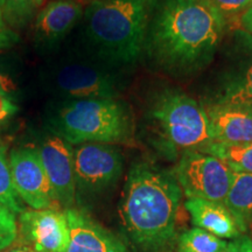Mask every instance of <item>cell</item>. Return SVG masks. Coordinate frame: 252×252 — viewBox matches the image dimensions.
<instances>
[{
    "mask_svg": "<svg viewBox=\"0 0 252 252\" xmlns=\"http://www.w3.org/2000/svg\"><path fill=\"white\" fill-rule=\"evenodd\" d=\"M35 149L49 179L56 202L65 209L72 208L76 200L72 146L58 135L50 134Z\"/></svg>",
    "mask_w": 252,
    "mask_h": 252,
    "instance_id": "11",
    "label": "cell"
},
{
    "mask_svg": "<svg viewBox=\"0 0 252 252\" xmlns=\"http://www.w3.org/2000/svg\"><path fill=\"white\" fill-rule=\"evenodd\" d=\"M224 206L234 217L241 232L252 224V173L232 172Z\"/></svg>",
    "mask_w": 252,
    "mask_h": 252,
    "instance_id": "17",
    "label": "cell"
},
{
    "mask_svg": "<svg viewBox=\"0 0 252 252\" xmlns=\"http://www.w3.org/2000/svg\"><path fill=\"white\" fill-rule=\"evenodd\" d=\"M191 223L220 238H237L241 235L237 223L224 203L204 198H188L185 203Z\"/></svg>",
    "mask_w": 252,
    "mask_h": 252,
    "instance_id": "15",
    "label": "cell"
},
{
    "mask_svg": "<svg viewBox=\"0 0 252 252\" xmlns=\"http://www.w3.org/2000/svg\"><path fill=\"white\" fill-rule=\"evenodd\" d=\"M225 25L204 0H162L147 24L145 50L167 71H195L212 60Z\"/></svg>",
    "mask_w": 252,
    "mask_h": 252,
    "instance_id": "1",
    "label": "cell"
},
{
    "mask_svg": "<svg viewBox=\"0 0 252 252\" xmlns=\"http://www.w3.org/2000/svg\"><path fill=\"white\" fill-rule=\"evenodd\" d=\"M8 160L12 184L24 203L35 210L54 208V204H58L35 147L14 149Z\"/></svg>",
    "mask_w": 252,
    "mask_h": 252,
    "instance_id": "9",
    "label": "cell"
},
{
    "mask_svg": "<svg viewBox=\"0 0 252 252\" xmlns=\"http://www.w3.org/2000/svg\"><path fill=\"white\" fill-rule=\"evenodd\" d=\"M252 104V50L224 75L213 104Z\"/></svg>",
    "mask_w": 252,
    "mask_h": 252,
    "instance_id": "16",
    "label": "cell"
},
{
    "mask_svg": "<svg viewBox=\"0 0 252 252\" xmlns=\"http://www.w3.org/2000/svg\"><path fill=\"white\" fill-rule=\"evenodd\" d=\"M18 237L17 214L0 203V251L13 244Z\"/></svg>",
    "mask_w": 252,
    "mask_h": 252,
    "instance_id": "22",
    "label": "cell"
},
{
    "mask_svg": "<svg viewBox=\"0 0 252 252\" xmlns=\"http://www.w3.org/2000/svg\"><path fill=\"white\" fill-rule=\"evenodd\" d=\"M7 252H32V250L30 248L25 247V245H24V247H18V248L12 249V250H9Z\"/></svg>",
    "mask_w": 252,
    "mask_h": 252,
    "instance_id": "29",
    "label": "cell"
},
{
    "mask_svg": "<svg viewBox=\"0 0 252 252\" xmlns=\"http://www.w3.org/2000/svg\"><path fill=\"white\" fill-rule=\"evenodd\" d=\"M18 40L17 33L6 23L2 8L0 6V49L11 48L18 42Z\"/></svg>",
    "mask_w": 252,
    "mask_h": 252,
    "instance_id": "24",
    "label": "cell"
},
{
    "mask_svg": "<svg viewBox=\"0 0 252 252\" xmlns=\"http://www.w3.org/2000/svg\"><path fill=\"white\" fill-rule=\"evenodd\" d=\"M82 17V5L75 0L50 1L37 14L36 35L43 42H56L67 35Z\"/></svg>",
    "mask_w": 252,
    "mask_h": 252,
    "instance_id": "14",
    "label": "cell"
},
{
    "mask_svg": "<svg viewBox=\"0 0 252 252\" xmlns=\"http://www.w3.org/2000/svg\"><path fill=\"white\" fill-rule=\"evenodd\" d=\"M207 113L214 141L225 144L252 141V104H213Z\"/></svg>",
    "mask_w": 252,
    "mask_h": 252,
    "instance_id": "13",
    "label": "cell"
},
{
    "mask_svg": "<svg viewBox=\"0 0 252 252\" xmlns=\"http://www.w3.org/2000/svg\"><path fill=\"white\" fill-rule=\"evenodd\" d=\"M0 203L5 204L15 214H20L25 209L12 184L7 146L1 139H0Z\"/></svg>",
    "mask_w": 252,
    "mask_h": 252,
    "instance_id": "20",
    "label": "cell"
},
{
    "mask_svg": "<svg viewBox=\"0 0 252 252\" xmlns=\"http://www.w3.org/2000/svg\"><path fill=\"white\" fill-rule=\"evenodd\" d=\"M208 5L225 19L241 15L252 6V0H204Z\"/></svg>",
    "mask_w": 252,
    "mask_h": 252,
    "instance_id": "23",
    "label": "cell"
},
{
    "mask_svg": "<svg viewBox=\"0 0 252 252\" xmlns=\"http://www.w3.org/2000/svg\"><path fill=\"white\" fill-rule=\"evenodd\" d=\"M35 2H36V5H37V7H39L40 5H42V2H43V0H35Z\"/></svg>",
    "mask_w": 252,
    "mask_h": 252,
    "instance_id": "30",
    "label": "cell"
},
{
    "mask_svg": "<svg viewBox=\"0 0 252 252\" xmlns=\"http://www.w3.org/2000/svg\"><path fill=\"white\" fill-rule=\"evenodd\" d=\"M220 252H252V239L248 236H239L228 242V245Z\"/></svg>",
    "mask_w": 252,
    "mask_h": 252,
    "instance_id": "25",
    "label": "cell"
},
{
    "mask_svg": "<svg viewBox=\"0 0 252 252\" xmlns=\"http://www.w3.org/2000/svg\"><path fill=\"white\" fill-rule=\"evenodd\" d=\"M69 226V244L64 252H127L111 232L76 208L64 209Z\"/></svg>",
    "mask_w": 252,
    "mask_h": 252,
    "instance_id": "12",
    "label": "cell"
},
{
    "mask_svg": "<svg viewBox=\"0 0 252 252\" xmlns=\"http://www.w3.org/2000/svg\"><path fill=\"white\" fill-rule=\"evenodd\" d=\"M182 189L174 172L140 161L131 167L119 203L123 228L139 252H165L176 237Z\"/></svg>",
    "mask_w": 252,
    "mask_h": 252,
    "instance_id": "2",
    "label": "cell"
},
{
    "mask_svg": "<svg viewBox=\"0 0 252 252\" xmlns=\"http://www.w3.org/2000/svg\"><path fill=\"white\" fill-rule=\"evenodd\" d=\"M239 23H241V26L243 27V30L252 35V6L245 9L243 13L241 14Z\"/></svg>",
    "mask_w": 252,
    "mask_h": 252,
    "instance_id": "28",
    "label": "cell"
},
{
    "mask_svg": "<svg viewBox=\"0 0 252 252\" xmlns=\"http://www.w3.org/2000/svg\"><path fill=\"white\" fill-rule=\"evenodd\" d=\"M17 110L18 108L12 102V99L0 94V121H5L11 117L13 113L17 112Z\"/></svg>",
    "mask_w": 252,
    "mask_h": 252,
    "instance_id": "27",
    "label": "cell"
},
{
    "mask_svg": "<svg viewBox=\"0 0 252 252\" xmlns=\"http://www.w3.org/2000/svg\"><path fill=\"white\" fill-rule=\"evenodd\" d=\"M124 160L119 150L108 144H82L74 149L76 195L102 193L119 180Z\"/></svg>",
    "mask_w": 252,
    "mask_h": 252,
    "instance_id": "8",
    "label": "cell"
},
{
    "mask_svg": "<svg viewBox=\"0 0 252 252\" xmlns=\"http://www.w3.org/2000/svg\"><path fill=\"white\" fill-rule=\"evenodd\" d=\"M151 123L167 150L202 151L214 143L207 110L188 94L166 89L153 100Z\"/></svg>",
    "mask_w": 252,
    "mask_h": 252,
    "instance_id": "5",
    "label": "cell"
},
{
    "mask_svg": "<svg viewBox=\"0 0 252 252\" xmlns=\"http://www.w3.org/2000/svg\"><path fill=\"white\" fill-rule=\"evenodd\" d=\"M18 235L32 252H64L69 244V226L64 210L24 209L19 214Z\"/></svg>",
    "mask_w": 252,
    "mask_h": 252,
    "instance_id": "10",
    "label": "cell"
},
{
    "mask_svg": "<svg viewBox=\"0 0 252 252\" xmlns=\"http://www.w3.org/2000/svg\"><path fill=\"white\" fill-rule=\"evenodd\" d=\"M37 7L35 0H5L2 13L8 26H23L31 20Z\"/></svg>",
    "mask_w": 252,
    "mask_h": 252,
    "instance_id": "21",
    "label": "cell"
},
{
    "mask_svg": "<svg viewBox=\"0 0 252 252\" xmlns=\"http://www.w3.org/2000/svg\"><path fill=\"white\" fill-rule=\"evenodd\" d=\"M226 245L225 239L196 226L186 230L178 238L179 252H220Z\"/></svg>",
    "mask_w": 252,
    "mask_h": 252,
    "instance_id": "19",
    "label": "cell"
},
{
    "mask_svg": "<svg viewBox=\"0 0 252 252\" xmlns=\"http://www.w3.org/2000/svg\"><path fill=\"white\" fill-rule=\"evenodd\" d=\"M47 90L65 100L113 98L118 94L116 77L110 71L83 60H61L45 72Z\"/></svg>",
    "mask_w": 252,
    "mask_h": 252,
    "instance_id": "6",
    "label": "cell"
},
{
    "mask_svg": "<svg viewBox=\"0 0 252 252\" xmlns=\"http://www.w3.org/2000/svg\"><path fill=\"white\" fill-rule=\"evenodd\" d=\"M18 87L14 83L13 78L6 72L4 69L0 67V94L12 99L11 96L14 93H17Z\"/></svg>",
    "mask_w": 252,
    "mask_h": 252,
    "instance_id": "26",
    "label": "cell"
},
{
    "mask_svg": "<svg viewBox=\"0 0 252 252\" xmlns=\"http://www.w3.org/2000/svg\"><path fill=\"white\" fill-rule=\"evenodd\" d=\"M1 122H2V121H0V123H1Z\"/></svg>",
    "mask_w": 252,
    "mask_h": 252,
    "instance_id": "32",
    "label": "cell"
},
{
    "mask_svg": "<svg viewBox=\"0 0 252 252\" xmlns=\"http://www.w3.org/2000/svg\"><path fill=\"white\" fill-rule=\"evenodd\" d=\"M49 130L71 145L126 144L133 137L130 110L113 98L65 100L49 121Z\"/></svg>",
    "mask_w": 252,
    "mask_h": 252,
    "instance_id": "4",
    "label": "cell"
},
{
    "mask_svg": "<svg viewBox=\"0 0 252 252\" xmlns=\"http://www.w3.org/2000/svg\"><path fill=\"white\" fill-rule=\"evenodd\" d=\"M94 52L112 64H131L145 49L147 0H93L84 12Z\"/></svg>",
    "mask_w": 252,
    "mask_h": 252,
    "instance_id": "3",
    "label": "cell"
},
{
    "mask_svg": "<svg viewBox=\"0 0 252 252\" xmlns=\"http://www.w3.org/2000/svg\"><path fill=\"white\" fill-rule=\"evenodd\" d=\"M201 152L219 158L232 172L252 173V141L242 144L214 141Z\"/></svg>",
    "mask_w": 252,
    "mask_h": 252,
    "instance_id": "18",
    "label": "cell"
},
{
    "mask_svg": "<svg viewBox=\"0 0 252 252\" xmlns=\"http://www.w3.org/2000/svg\"><path fill=\"white\" fill-rule=\"evenodd\" d=\"M173 172L188 198L224 203L232 171L219 158L201 151H185Z\"/></svg>",
    "mask_w": 252,
    "mask_h": 252,
    "instance_id": "7",
    "label": "cell"
},
{
    "mask_svg": "<svg viewBox=\"0 0 252 252\" xmlns=\"http://www.w3.org/2000/svg\"><path fill=\"white\" fill-rule=\"evenodd\" d=\"M4 2H5V0H0V6H1V8H2V6H4Z\"/></svg>",
    "mask_w": 252,
    "mask_h": 252,
    "instance_id": "31",
    "label": "cell"
}]
</instances>
